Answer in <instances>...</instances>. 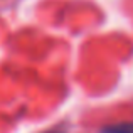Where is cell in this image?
Wrapping results in <instances>:
<instances>
[{
  "label": "cell",
  "mask_w": 133,
  "mask_h": 133,
  "mask_svg": "<svg viewBox=\"0 0 133 133\" xmlns=\"http://www.w3.org/2000/svg\"><path fill=\"white\" fill-rule=\"evenodd\" d=\"M101 133H133V121L128 123H116V125H110L104 127Z\"/></svg>",
  "instance_id": "1"
},
{
  "label": "cell",
  "mask_w": 133,
  "mask_h": 133,
  "mask_svg": "<svg viewBox=\"0 0 133 133\" xmlns=\"http://www.w3.org/2000/svg\"><path fill=\"white\" fill-rule=\"evenodd\" d=\"M47 133H64V131H47Z\"/></svg>",
  "instance_id": "2"
}]
</instances>
